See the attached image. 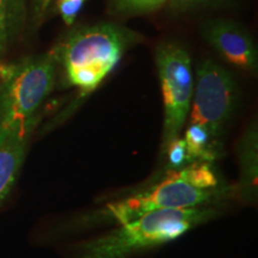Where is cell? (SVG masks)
Segmentation results:
<instances>
[{
	"label": "cell",
	"mask_w": 258,
	"mask_h": 258,
	"mask_svg": "<svg viewBox=\"0 0 258 258\" xmlns=\"http://www.w3.org/2000/svg\"><path fill=\"white\" fill-rule=\"evenodd\" d=\"M6 12H8V0H0V38L5 30Z\"/></svg>",
	"instance_id": "4fadbf2b"
},
{
	"label": "cell",
	"mask_w": 258,
	"mask_h": 258,
	"mask_svg": "<svg viewBox=\"0 0 258 258\" xmlns=\"http://www.w3.org/2000/svg\"><path fill=\"white\" fill-rule=\"evenodd\" d=\"M178 3H183V4H188V3H196V2H201V0H176Z\"/></svg>",
	"instance_id": "5bb4252c"
},
{
	"label": "cell",
	"mask_w": 258,
	"mask_h": 258,
	"mask_svg": "<svg viewBox=\"0 0 258 258\" xmlns=\"http://www.w3.org/2000/svg\"><path fill=\"white\" fill-rule=\"evenodd\" d=\"M167 157L166 170H178L194 163L186 151L183 138H177L164 151Z\"/></svg>",
	"instance_id": "30bf717a"
},
{
	"label": "cell",
	"mask_w": 258,
	"mask_h": 258,
	"mask_svg": "<svg viewBox=\"0 0 258 258\" xmlns=\"http://www.w3.org/2000/svg\"><path fill=\"white\" fill-rule=\"evenodd\" d=\"M237 101L233 78L214 61H205L198 70L190 105L189 124L203 127L215 140L221 137Z\"/></svg>",
	"instance_id": "8992f818"
},
{
	"label": "cell",
	"mask_w": 258,
	"mask_h": 258,
	"mask_svg": "<svg viewBox=\"0 0 258 258\" xmlns=\"http://www.w3.org/2000/svg\"><path fill=\"white\" fill-rule=\"evenodd\" d=\"M240 179L233 186L234 196L243 202L253 201L257 195V131L251 125L239 143Z\"/></svg>",
	"instance_id": "ba28073f"
},
{
	"label": "cell",
	"mask_w": 258,
	"mask_h": 258,
	"mask_svg": "<svg viewBox=\"0 0 258 258\" xmlns=\"http://www.w3.org/2000/svg\"><path fill=\"white\" fill-rule=\"evenodd\" d=\"M215 205L153 212L79 243L73 258H131L173 241L217 215Z\"/></svg>",
	"instance_id": "7a4b0ae2"
},
{
	"label": "cell",
	"mask_w": 258,
	"mask_h": 258,
	"mask_svg": "<svg viewBox=\"0 0 258 258\" xmlns=\"http://www.w3.org/2000/svg\"><path fill=\"white\" fill-rule=\"evenodd\" d=\"M86 0H56V6L61 17L67 25H72L77 15Z\"/></svg>",
	"instance_id": "8fae6325"
},
{
	"label": "cell",
	"mask_w": 258,
	"mask_h": 258,
	"mask_svg": "<svg viewBox=\"0 0 258 258\" xmlns=\"http://www.w3.org/2000/svg\"><path fill=\"white\" fill-rule=\"evenodd\" d=\"M55 53L0 64V145L30 137L36 115L55 80Z\"/></svg>",
	"instance_id": "3957f363"
},
{
	"label": "cell",
	"mask_w": 258,
	"mask_h": 258,
	"mask_svg": "<svg viewBox=\"0 0 258 258\" xmlns=\"http://www.w3.org/2000/svg\"><path fill=\"white\" fill-rule=\"evenodd\" d=\"M129 34L112 24L74 31L60 48L67 79L83 95L92 92L115 69L128 44Z\"/></svg>",
	"instance_id": "277c9868"
},
{
	"label": "cell",
	"mask_w": 258,
	"mask_h": 258,
	"mask_svg": "<svg viewBox=\"0 0 258 258\" xmlns=\"http://www.w3.org/2000/svg\"><path fill=\"white\" fill-rule=\"evenodd\" d=\"M164 102L163 151L177 138L184 127L191 105L194 76L188 51L176 44L161 46L157 51Z\"/></svg>",
	"instance_id": "5b68a950"
},
{
	"label": "cell",
	"mask_w": 258,
	"mask_h": 258,
	"mask_svg": "<svg viewBox=\"0 0 258 258\" xmlns=\"http://www.w3.org/2000/svg\"><path fill=\"white\" fill-rule=\"evenodd\" d=\"M30 137L10 138L0 145V207L16 184Z\"/></svg>",
	"instance_id": "9c48e42d"
},
{
	"label": "cell",
	"mask_w": 258,
	"mask_h": 258,
	"mask_svg": "<svg viewBox=\"0 0 258 258\" xmlns=\"http://www.w3.org/2000/svg\"><path fill=\"white\" fill-rule=\"evenodd\" d=\"M166 0H115L116 5L124 11H150L163 5Z\"/></svg>",
	"instance_id": "7c38bea8"
},
{
	"label": "cell",
	"mask_w": 258,
	"mask_h": 258,
	"mask_svg": "<svg viewBox=\"0 0 258 258\" xmlns=\"http://www.w3.org/2000/svg\"><path fill=\"white\" fill-rule=\"evenodd\" d=\"M206 40L220 55L244 71L257 70V50L243 29L231 22H214L206 28Z\"/></svg>",
	"instance_id": "52a82bcc"
},
{
	"label": "cell",
	"mask_w": 258,
	"mask_h": 258,
	"mask_svg": "<svg viewBox=\"0 0 258 258\" xmlns=\"http://www.w3.org/2000/svg\"><path fill=\"white\" fill-rule=\"evenodd\" d=\"M231 196H234L233 186L220 179L212 163L198 160L182 169L166 170L158 182L105 203L73 224L78 228L121 225L153 212L217 205Z\"/></svg>",
	"instance_id": "6da1fadb"
},
{
	"label": "cell",
	"mask_w": 258,
	"mask_h": 258,
	"mask_svg": "<svg viewBox=\"0 0 258 258\" xmlns=\"http://www.w3.org/2000/svg\"><path fill=\"white\" fill-rule=\"evenodd\" d=\"M49 2H50V0H42V6H46Z\"/></svg>",
	"instance_id": "9a60e30c"
}]
</instances>
